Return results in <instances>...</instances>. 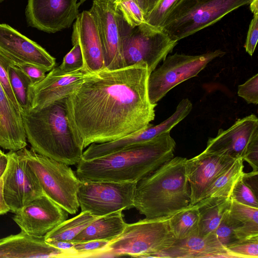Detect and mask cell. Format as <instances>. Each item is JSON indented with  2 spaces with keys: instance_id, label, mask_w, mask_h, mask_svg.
Returning <instances> with one entry per match:
<instances>
[{
  "instance_id": "cell-36",
  "label": "cell",
  "mask_w": 258,
  "mask_h": 258,
  "mask_svg": "<svg viewBox=\"0 0 258 258\" xmlns=\"http://www.w3.org/2000/svg\"><path fill=\"white\" fill-rule=\"evenodd\" d=\"M12 63H13L12 61L0 52V83L15 108L21 113L22 109L17 100L10 84L9 68Z\"/></svg>"
},
{
  "instance_id": "cell-27",
  "label": "cell",
  "mask_w": 258,
  "mask_h": 258,
  "mask_svg": "<svg viewBox=\"0 0 258 258\" xmlns=\"http://www.w3.org/2000/svg\"><path fill=\"white\" fill-rule=\"evenodd\" d=\"M98 217L88 212L81 211L77 216L67 219L47 233L44 236L45 240L72 241L82 231Z\"/></svg>"
},
{
  "instance_id": "cell-12",
  "label": "cell",
  "mask_w": 258,
  "mask_h": 258,
  "mask_svg": "<svg viewBox=\"0 0 258 258\" xmlns=\"http://www.w3.org/2000/svg\"><path fill=\"white\" fill-rule=\"evenodd\" d=\"M89 11L97 26L105 69L124 68L120 24L121 14L112 0H93Z\"/></svg>"
},
{
  "instance_id": "cell-28",
  "label": "cell",
  "mask_w": 258,
  "mask_h": 258,
  "mask_svg": "<svg viewBox=\"0 0 258 258\" xmlns=\"http://www.w3.org/2000/svg\"><path fill=\"white\" fill-rule=\"evenodd\" d=\"M9 77L13 93L22 111L29 109L30 84L28 79L13 63L9 68Z\"/></svg>"
},
{
  "instance_id": "cell-18",
  "label": "cell",
  "mask_w": 258,
  "mask_h": 258,
  "mask_svg": "<svg viewBox=\"0 0 258 258\" xmlns=\"http://www.w3.org/2000/svg\"><path fill=\"white\" fill-rule=\"evenodd\" d=\"M257 133L258 118L251 114L237 119L226 130L219 129L215 137L209 139L205 150L243 159L249 142Z\"/></svg>"
},
{
  "instance_id": "cell-49",
  "label": "cell",
  "mask_w": 258,
  "mask_h": 258,
  "mask_svg": "<svg viewBox=\"0 0 258 258\" xmlns=\"http://www.w3.org/2000/svg\"><path fill=\"white\" fill-rule=\"evenodd\" d=\"M4 0H0V3H1L2 2H3Z\"/></svg>"
},
{
  "instance_id": "cell-35",
  "label": "cell",
  "mask_w": 258,
  "mask_h": 258,
  "mask_svg": "<svg viewBox=\"0 0 258 258\" xmlns=\"http://www.w3.org/2000/svg\"><path fill=\"white\" fill-rule=\"evenodd\" d=\"M178 0H159L145 18V22L161 28L167 15Z\"/></svg>"
},
{
  "instance_id": "cell-21",
  "label": "cell",
  "mask_w": 258,
  "mask_h": 258,
  "mask_svg": "<svg viewBox=\"0 0 258 258\" xmlns=\"http://www.w3.org/2000/svg\"><path fill=\"white\" fill-rule=\"evenodd\" d=\"M159 257L169 258H231L226 247L215 235L197 234L182 240H176Z\"/></svg>"
},
{
  "instance_id": "cell-3",
  "label": "cell",
  "mask_w": 258,
  "mask_h": 258,
  "mask_svg": "<svg viewBox=\"0 0 258 258\" xmlns=\"http://www.w3.org/2000/svg\"><path fill=\"white\" fill-rule=\"evenodd\" d=\"M67 97L37 110H23L21 114L31 149L42 155L73 165L82 160L84 147L70 116Z\"/></svg>"
},
{
  "instance_id": "cell-11",
  "label": "cell",
  "mask_w": 258,
  "mask_h": 258,
  "mask_svg": "<svg viewBox=\"0 0 258 258\" xmlns=\"http://www.w3.org/2000/svg\"><path fill=\"white\" fill-rule=\"evenodd\" d=\"M8 161L3 174L4 198L10 211L15 213L44 192L28 164L17 151L6 153Z\"/></svg>"
},
{
  "instance_id": "cell-34",
  "label": "cell",
  "mask_w": 258,
  "mask_h": 258,
  "mask_svg": "<svg viewBox=\"0 0 258 258\" xmlns=\"http://www.w3.org/2000/svg\"><path fill=\"white\" fill-rule=\"evenodd\" d=\"M240 226H241V224L231 216L228 210L216 230L215 235L226 247V246L229 244L237 241L234 234V229Z\"/></svg>"
},
{
  "instance_id": "cell-45",
  "label": "cell",
  "mask_w": 258,
  "mask_h": 258,
  "mask_svg": "<svg viewBox=\"0 0 258 258\" xmlns=\"http://www.w3.org/2000/svg\"><path fill=\"white\" fill-rule=\"evenodd\" d=\"M8 156L4 153L0 155V178H1L6 169L8 164Z\"/></svg>"
},
{
  "instance_id": "cell-25",
  "label": "cell",
  "mask_w": 258,
  "mask_h": 258,
  "mask_svg": "<svg viewBox=\"0 0 258 258\" xmlns=\"http://www.w3.org/2000/svg\"><path fill=\"white\" fill-rule=\"evenodd\" d=\"M243 162L242 158L236 159L232 164L213 182L203 199L230 198L234 186L244 174Z\"/></svg>"
},
{
  "instance_id": "cell-1",
  "label": "cell",
  "mask_w": 258,
  "mask_h": 258,
  "mask_svg": "<svg viewBox=\"0 0 258 258\" xmlns=\"http://www.w3.org/2000/svg\"><path fill=\"white\" fill-rule=\"evenodd\" d=\"M146 63L92 73L67 97L73 124L84 148L116 140L152 124L155 107L149 100Z\"/></svg>"
},
{
  "instance_id": "cell-16",
  "label": "cell",
  "mask_w": 258,
  "mask_h": 258,
  "mask_svg": "<svg viewBox=\"0 0 258 258\" xmlns=\"http://www.w3.org/2000/svg\"><path fill=\"white\" fill-rule=\"evenodd\" d=\"M92 74L85 67L69 73L58 67L53 68L43 80L29 87L30 106L28 110H37L69 96Z\"/></svg>"
},
{
  "instance_id": "cell-4",
  "label": "cell",
  "mask_w": 258,
  "mask_h": 258,
  "mask_svg": "<svg viewBox=\"0 0 258 258\" xmlns=\"http://www.w3.org/2000/svg\"><path fill=\"white\" fill-rule=\"evenodd\" d=\"M186 159L174 156L137 183L134 207L146 218L170 217L190 205Z\"/></svg>"
},
{
  "instance_id": "cell-41",
  "label": "cell",
  "mask_w": 258,
  "mask_h": 258,
  "mask_svg": "<svg viewBox=\"0 0 258 258\" xmlns=\"http://www.w3.org/2000/svg\"><path fill=\"white\" fill-rule=\"evenodd\" d=\"M252 167V171L258 169V133L255 134L249 142L243 158Z\"/></svg>"
},
{
  "instance_id": "cell-13",
  "label": "cell",
  "mask_w": 258,
  "mask_h": 258,
  "mask_svg": "<svg viewBox=\"0 0 258 258\" xmlns=\"http://www.w3.org/2000/svg\"><path fill=\"white\" fill-rule=\"evenodd\" d=\"M78 0H28L25 16L28 25L54 33L69 28L79 15Z\"/></svg>"
},
{
  "instance_id": "cell-5",
  "label": "cell",
  "mask_w": 258,
  "mask_h": 258,
  "mask_svg": "<svg viewBox=\"0 0 258 258\" xmlns=\"http://www.w3.org/2000/svg\"><path fill=\"white\" fill-rule=\"evenodd\" d=\"M169 217L145 218L127 224L121 234L108 243L98 257H159L177 240Z\"/></svg>"
},
{
  "instance_id": "cell-31",
  "label": "cell",
  "mask_w": 258,
  "mask_h": 258,
  "mask_svg": "<svg viewBox=\"0 0 258 258\" xmlns=\"http://www.w3.org/2000/svg\"><path fill=\"white\" fill-rule=\"evenodd\" d=\"M226 248L233 258H257L258 237L235 241Z\"/></svg>"
},
{
  "instance_id": "cell-39",
  "label": "cell",
  "mask_w": 258,
  "mask_h": 258,
  "mask_svg": "<svg viewBox=\"0 0 258 258\" xmlns=\"http://www.w3.org/2000/svg\"><path fill=\"white\" fill-rule=\"evenodd\" d=\"M14 64V63H13ZM28 79L31 86L43 80L48 71L43 68L31 64H14Z\"/></svg>"
},
{
  "instance_id": "cell-22",
  "label": "cell",
  "mask_w": 258,
  "mask_h": 258,
  "mask_svg": "<svg viewBox=\"0 0 258 258\" xmlns=\"http://www.w3.org/2000/svg\"><path fill=\"white\" fill-rule=\"evenodd\" d=\"M27 145L21 114L15 108L0 83V147L17 151Z\"/></svg>"
},
{
  "instance_id": "cell-30",
  "label": "cell",
  "mask_w": 258,
  "mask_h": 258,
  "mask_svg": "<svg viewBox=\"0 0 258 258\" xmlns=\"http://www.w3.org/2000/svg\"><path fill=\"white\" fill-rule=\"evenodd\" d=\"M115 8L126 23L135 27L145 22L143 13L137 0H112Z\"/></svg>"
},
{
  "instance_id": "cell-2",
  "label": "cell",
  "mask_w": 258,
  "mask_h": 258,
  "mask_svg": "<svg viewBox=\"0 0 258 258\" xmlns=\"http://www.w3.org/2000/svg\"><path fill=\"white\" fill-rule=\"evenodd\" d=\"M170 132L125 149L90 160L82 159L76 174L82 181L138 182L174 157Z\"/></svg>"
},
{
  "instance_id": "cell-26",
  "label": "cell",
  "mask_w": 258,
  "mask_h": 258,
  "mask_svg": "<svg viewBox=\"0 0 258 258\" xmlns=\"http://www.w3.org/2000/svg\"><path fill=\"white\" fill-rule=\"evenodd\" d=\"M200 212L195 204L176 213L169 217V224L177 240L198 234Z\"/></svg>"
},
{
  "instance_id": "cell-47",
  "label": "cell",
  "mask_w": 258,
  "mask_h": 258,
  "mask_svg": "<svg viewBox=\"0 0 258 258\" xmlns=\"http://www.w3.org/2000/svg\"><path fill=\"white\" fill-rule=\"evenodd\" d=\"M3 153H4V152H3L2 151V150L0 149V155H2V154H3Z\"/></svg>"
},
{
  "instance_id": "cell-9",
  "label": "cell",
  "mask_w": 258,
  "mask_h": 258,
  "mask_svg": "<svg viewBox=\"0 0 258 258\" xmlns=\"http://www.w3.org/2000/svg\"><path fill=\"white\" fill-rule=\"evenodd\" d=\"M225 53V51L218 49L200 55L175 53L167 56L162 64L149 75L148 91L150 102L157 104L172 89L198 76L211 61Z\"/></svg>"
},
{
  "instance_id": "cell-32",
  "label": "cell",
  "mask_w": 258,
  "mask_h": 258,
  "mask_svg": "<svg viewBox=\"0 0 258 258\" xmlns=\"http://www.w3.org/2000/svg\"><path fill=\"white\" fill-rule=\"evenodd\" d=\"M110 241L102 240L76 243L68 257H97Z\"/></svg>"
},
{
  "instance_id": "cell-6",
  "label": "cell",
  "mask_w": 258,
  "mask_h": 258,
  "mask_svg": "<svg viewBox=\"0 0 258 258\" xmlns=\"http://www.w3.org/2000/svg\"><path fill=\"white\" fill-rule=\"evenodd\" d=\"M252 0H178L161 29L174 41L215 24L231 12Z\"/></svg>"
},
{
  "instance_id": "cell-44",
  "label": "cell",
  "mask_w": 258,
  "mask_h": 258,
  "mask_svg": "<svg viewBox=\"0 0 258 258\" xmlns=\"http://www.w3.org/2000/svg\"><path fill=\"white\" fill-rule=\"evenodd\" d=\"M10 211V208L4 198L3 190V177L0 178V215Z\"/></svg>"
},
{
  "instance_id": "cell-14",
  "label": "cell",
  "mask_w": 258,
  "mask_h": 258,
  "mask_svg": "<svg viewBox=\"0 0 258 258\" xmlns=\"http://www.w3.org/2000/svg\"><path fill=\"white\" fill-rule=\"evenodd\" d=\"M236 159L224 154L205 150L198 155L187 159L185 171L189 187V206L202 200L213 182Z\"/></svg>"
},
{
  "instance_id": "cell-8",
  "label": "cell",
  "mask_w": 258,
  "mask_h": 258,
  "mask_svg": "<svg viewBox=\"0 0 258 258\" xmlns=\"http://www.w3.org/2000/svg\"><path fill=\"white\" fill-rule=\"evenodd\" d=\"M120 24L125 67L146 63L150 74L178 43L161 28L146 22L131 27L121 15Z\"/></svg>"
},
{
  "instance_id": "cell-24",
  "label": "cell",
  "mask_w": 258,
  "mask_h": 258,
  "mask_svg": "<svg viewBox=\"0 0 258 258\" xmlns=\"http://www.w3.org/2000/svg\"><path fill=\"white\" fill-rule=\"evenodd\" d=\"M231 198L204 199L196 204L200 212L198 234L215 235L229 209Z\"/></svg>"
},
{
  "instance_id": "cell-15",
  "label": "cell",
  "mask_w": 258,
  "mask_h": 258,
  "mask_svg": "<svg viewBox=\"0 0 258 258\" xmlns=\"http://www.w3.org/2000/svg\"><path fill=\"white\" fill-rule=\"evenodd\" d=\"M68 214L44 194L15 213L13 219L21 231L33 236L43 237L66 220Z\"/></svg>"
},
{
  "instance_id": "cell-40",
  "label": "cell",
  "mask_w": 258,
  "mask_h": 258,
  "mask_svg": "<svg viewBox=\"0 0 258 258\" xmlns=\"http://www.w3.org/2000/svg\"><path fill=\"white\" fill-rule=\"evenodd\" d=\"M258 39V15H253L251 20L244 44L245 51L252 56L257 44Z\"/></svg>"
},
{
  "instance_id": "cell-17",
  "label": "cell",
  "mask_w": 258,
  "mask_h": 258,
  "mask_svg": "<svg viewBox=\"0 0 258 258\" xmlns=\"http://www.w3.org/2000/svg\"><path fill=\"white\" fill-rule=\"evenodd\" d=\"M0 52L14 64H31L48 71L55 65V58L44 48L5 23H0Z\"/></svg>"
},
{
  "instance_id": "cell-29",
  "label": "cell",
  "mask_w": 258,
  "mask_h": 258,
  "mask_svg": "<svg viewBox=\"0 0 258 258\" xmlns=\"http://www.w3.org/2000/svg\"><path fill=\"white\" fill-rule=\"evenodd\" d=\"M231 198L229 212L241 226L258 228V208L241 204Z\"/></svg>"
},
{
  "instance_id": "cell-19",
  "label": "cell",
  "mask_w": 258,
  "mask_h": 258,
  "mask_svg": "<svg viewBox=\"0 0 258 258\" xmlns=\"http://www.w3.org/2000/svg\"><path fill=\"white\" fill-rule=\"evenodd\" d=\"M72 44L78 43L83 54L84 67L94 73L104 68L103 49L97 26L89 11L79 14L73 26Z\"/></svg>"
},
{
  "instance_id": "cell-46",
  "label": "cell",
  "mask_w": 258,
  "mask_h": 258,
  "mask_svg": "<svg viewBox=\"0 0 258 258\" xmlns=\"http://www.w3.org/2000/svg\"><path fill=\"white\" fill-rule=\"evenodd\" d=\"M251 12L254 15H258V0H252L249 4Z\"/></svg>"
},
{
  "instance_id": "cell-23",
  "label": "cell",
  "mask_w": 258,
  "mask_h": 258,
  "mask_svg": "<svg viewBox=\"0 0 258 258\" xmlns=\"http://www.w3.org/2000/svg\"><path fill=\"white\" fill-rule=\"evenodd\" d=\"M122 210L99 217L87 226L73 240L75 243L102 240L111 241L119 236L124 230Z\"/></svg>"
},
{
  "instance_id": "cell-33",
  "label": "cell",
  "mask_w": 258,
  "mask_h": 258,
  "mask_svg": "<svg viewBox=\"0 0 258 258\" xmlns=\"http://www.w3.org/2000/svg\"><path fill=\"white\" fill-rule=\"evenodd\" d=\"M230 197L241 204L258 208L256 192L243 175L234 186Z\"/></svg>"
},
{
  "instance_id": "cell-42",
  "label": "cell",
  "mask_w": 258,
  "mask_h": 258,
  "mask_svg": "<svg viewBox=\"0 0 258 258\" xmlns=\"http://www.w3.org/2000/svg\"><path fill=\"white\" fill-rule=\"evenodd\" d=\"M51 246L56 247L64 252L63 257H68L72 252V249L76 243L72 241L62 240H50L46 241Z\"/></svg>"
},
{
  "instance_id": "cell-43",
  "label": "cell",
  "mask_w": 258,
  "mask_h": 258,
  "mask_svg": "<svg viewBox=\"0 0 258 258\" xmlns=\"http://www.w3.org/2000/svg\"><path fill=\"white\" fill-rule=\"evenodd\" d=\"M137 1L143 13L144 19L145 20V18L147 17L159 0H137Z\"/></svg>"
},
{
  "instance_id": "cell-48",
  "label": "cell",
  "mask_w": 258,
  "mask_h": 258,
  "mask_svg": "<svg viewBox=\"0 0 258 258\" xmlns=\"http://www.w3.org/2000/svg\"><path fill=\"white\" fill-rule=\"evenodd\" d=\"M86 0H80V2L82 3L83 2H85Z\"/></svg>"
},
{
  "instance_id": "cell-7",
  "label": "cell",
  "mask_w": 258,
  "mask_h": 258,
  "mask_svg": "<svg viewBox=\"0 0 258 258\" xmlns=\"http://www.w3.org/2000/svg\"><path fill=\"white\" fill-rule=\"evenodd\" d=\"M35 174L45 195L68 212L80 207L78 190L80 180L69 165L24 147L17 151Z\"/></svg>"
},
{
  "instance_id": "cell-37",
  "label": "cell",
  "mask_w": 258,
  "mask_h": 258,
  "mask_svg": "<svg viewBox=\"0 0 258 258\" xmlns=\"http://www.w3.org/2000/svg\"><path fill=\"white\" fill-rule=\"evenodd\" d=\"M71 50L64 56L61 64L58 67L66 73L72 72L84 67V61L80 45L73 44Z\"/></svg>"
},
{
  "instance_id": "cell-20",
  "label": "cell",
  "mask_w": 258,
  "mask_h": 258,
  "mask_svg": "<svg viewBox=\"0 0 258 258\" xmlns=\"http://www.w3.org/2000/svg\"><path fill=\"white\" fill-rule=\"evenodd\" d=\"M64 252L48 244L44 236L23 231L0 239V257H63Z\"/></svg>"
},
{
  "instance_id": "cell-10",
  "label": "cell",
  "mask_w": 258,
  "mask_h": 258,
  "mask_svg": "<svg viewBox=\"0 0 258 258\" xmlns=\"http://www.w3.org/2000/svg\"><path fill=\"white\" fill-rule=\"evenodd\" d=\"M137 183L80 180L77 196L81 211L102 217L133 208Z\"/></svg>"
},
{
  "instance_id": "cell-38",
  "label": "cell",
  "mask_w": 258,
  "mask_h": 258,
  "mask_svg": "<svg viewBox=\"0 0 258 258\" xmlns=\"http://www.w3.org/2000/svg\"><path fill=\"white\" fill-rule=\"evenodd\" d=\"M238 95L248 104L258 103V74L238 86Z\"/></svg>"
}]
</instances>
